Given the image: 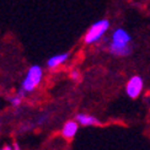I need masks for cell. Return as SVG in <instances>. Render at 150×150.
Masks as SVG:
<instances>
[{"mask_svg":"<svg viewBox=\"0 0 150 150\" xmlns=\"http://www.w3.org/2000/svg\"><path fill=\"white\" fill-rule=\"evenodd\" d=\"M110 28V21L107 18H102L98 20L95 23H92L90 28L87 30V32L85 33L84 42L86 45H93V43L98 42L103 37V35L107 32Z\"/></svg>","mask_w":150,"mask_h":150,"instance_id":"obj_2","label":"cell"},{"mask_svg":"<svg viewBox=\"0 0 150 150\" xmlns=\"http://www.w3.org/2000/svg\"><path fill=\"white\" fill-rule=\"evenodd\" d=\"M43 76V71H42V68L38 65H32L28 69L27 74H26V78L23 79V83H22V89L27 92L33 91L37 85L41 83Z\"/></svg>","mask_w":150,"mask_h":150,"instance_id":"obj_3","label":"cell"},{"mask_svg":"<svg viewBox=\"0 0 150 150\" xmlns=\"http://www.w3.org/2000/svg\"><path fill=\"white\" fill-rule=\"evenodd\" d=\"M78 122H75V121H69V122H67L64 124V127L63 129H62V134H63L67 139H71L78 132Z\"/></svg>","mask_w":150,"mask_h":150,"instance_id":"obj_6","label":"cell"},{"mask_svg":"<svg viewBox=\"0 0 150 150\" xmlns=\"http://www.w3.org/2000/svg\"><path fill=\"white\" fill-rule=\"evenodd\" d=\"M3 150H4V149H3Z\"/></svg>","mask_w":150,"mask_h":150,"instance_id":"obj_10","label":"cell"},{"mask_svg":"<svg viewBox=\"0 0 150 150\" xmlns=\"http://www.w3.org/2000/svg\"><path fill=\"white\" fill-rule=\"evenodd\" d=\"M21 101H22V97H21L20 95L14 96V97H11V98H10V103L14 106V107H17V106H20Z\"/></svg>","mask_w":150,"mask_h":150,"instance_id":"obj_8","label":"cell"},{"mask_svg":"<svg viewBox=\"0 0 150 150\" xmlns=\"http://www.w3.org/2000/svg\"><path fill=\"white\" fill-rule=\"evenodd\" d=\"M79 71H76V70H73L71 73H70V78H71V80H79Z\"/></svg>","mask_w":150,"mask_h":150,"instance_id":"obj_9","label":"cell"},{"mask_svg":"<svg viewBox=\"0 0 150 150\" xmlns=\"http://www.w3.org/2000/svg\"><path fill=\"white\" fill-rule=\"evenodd\" d=\"M69 58V53H59V54H55L53 57H51L47 60V65L48 68H57L62 64H64L65 62Z\"/></svg>","mask_w":150,"mask_h":150,"instance_id":"obj_5","label":"cell"},{"mask_svg":"<svg viewBox=\"0 0 150 150\" xmlns=\"http://www.w3.org/2000/svg\"><path fill=\"white\" fill-rule=\"evenodd\" d=\"M130 41H132V37L124 28L115 30L111 37V43L108 45L110 53L118 57H127L132 52Z\"/></svg>","mask_w":150,"mask_h":150,"instance_id":"obj_1","label":"cell"},{"mask_svg":"<svg viewBox=\"0 0 150 150\" xmlns=\"http://www.w3.org/2000/svg\"><path fill=\"white\" fill-rule=\"evenodd\" d=\"M143 87H144L143 78H140L139 75H134V76H132L128 80L126 85V92L130 98H137L142 93Z\"/></svg>","mask_w":150,"mask_h":150,"instance_id":"obj_4","label":"cell"},{"mask_svg":"<svg viewBox=\"0 0 150 150\" xmlns=\"http://www.w3.org/2000/svg\"><path fill=\"white\" fill-rule=\"evenodd\" d=\"M76 122L81 126H95V124H98L100 121L97 120L96 117L90 116V115H86V113H79L76 116Z\"/></svg>","mask_w":150,"mask_h":150,"instance_id":"obj_7","label":"cell"}]
</instances>
